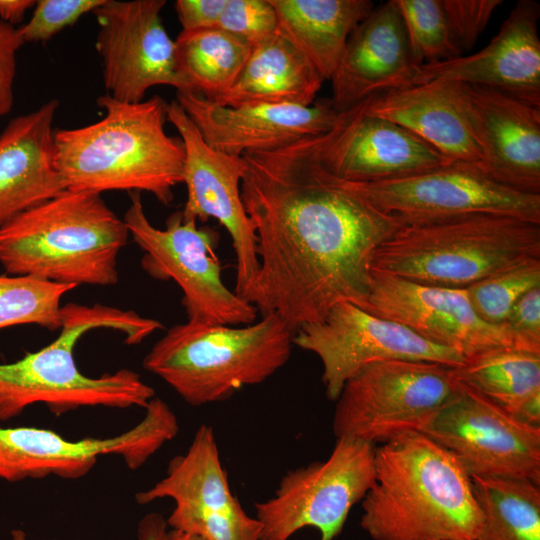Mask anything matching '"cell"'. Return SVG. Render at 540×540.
I'll use <instances>...</instances> for the list:
<instances>
[{
    "instance_id": "obj_1",
    "label": "cell",
    "mask_w": 540,
    "mask_h": 540,
    "mask_svg": "<svg viewBox=\"0 0 540 540\" xmlns=\"http://www.w3.org/2000/svg\"><path fill=\"white\" fill-rule=\"evenodd\" d=\"M323 135L242 156L241 195L259 260L246 301L294 332L338 303L360 307L375 250L402 225L324 167Z\"/></svg>"
},
{
    "instance_id": "obj_2",
    "label": "cell",
    "mask_w": 540,
    "mask_h": 540,
    "mask_svg": "<svg viewBox=\"0 0 540 540\" xmlns=\"http://www.w3.org/2000/svg\"><path fill=\"white\" fill-rule=\"evenodd\" d=\"M361 528L373 540H476L482 514L470 476L424 433L375 447Z\"/></svg>"
},
{
    "instance_id": "obj_3",
    "label": "cell",
    "mask_w": 540,
    "mask_h": 540,
    "mask_svg": "<svg viewBox=\"0 0 540 540\" xmlns=\"http://www.w3.org/2000/svg\"><path fill=\"white\" fill-rule=\"evenodd\" d=\"M97 122L54 134V164L65 189L101 194L146 191L168 205L183 183L181 138L165 131L168 103L159 95L138 103L104 94Z\"/></svg>"
},
{
    "instance_id": "obj_4",
    "label": "cell",
    "mask_w": 540,
    "mask_h": 540,
    "mask_svg": "<svg viewBox=\"0 0 540 540\" xmlns=\"http://www.w3.org/2000/svg\"><path fill=\"white\" fill-rule=\"evenodd\" d=\"M110 328L125 335V343L139 344L163 325L133 310L100 304L68 303L61 307V331L47 346L21 359L0 364V421L19 416L42 403L55 415L81 407L146 408L154 389L130 369L99 377L82 373L73 350L88 331Z\"/></svg>"
},
{
    "instance_id": "obj_5",
    "label": "cell",
    "mask_w": 540,
    "mask_h": 540,
    "mask_svg": "<svg viewBox=\"0 0 540 540\" xmlns=\"http://www.w3.org/2000/svg\"><path fill=\"white\" fill-rule=\"evenodd\" d=\"M129 235L101 194L64 189L0 227V263L10 275L112 286Z\"/></svg>"
},
{
    "instance_id": "obj_6",
    "label": "cell",
    "mask_w": 540,
    "mask_h": 540,
    "mask_svg": "<svg viewBox=\"0 0 540 540\" xmlns=\"http://www.w3.org/2000/svg\"><path fill=\"white\" fill-rule=\"evenodd\" d=\"M529 258H540V223L475 213L401 225L377 247L371 270L426 285L467 288Z\"/></svg>"
},
{
    "instance_id": "obj_7",
    "label": "cell",
    "mask_w": 540,
    "mask_h": 540,
    "mask_svg": "<svg viewBox=\"0 0 540 540\" xmlns=\"http://www.w3.org/2000/svg\"><path fill=\"white\" fill-rule=\"evenodd\" d=\"M294 334L276 314L241 327L188 320L154 344L143 367L192 406L221 402L283 367Z\"/></svg>"
},
{
    "instance_id": "obj_8",
    "label": "cell",
    "mask_w": 540,
    "mask_h": 540,
    "mask_svg": "<svg viewBox=\"0 0 540 540\" xmlns=\"http://www.w3.org/2000/svg\"><path fill=\"white\" fill-rule=\"evenodd\" d=\"M458 389L451 367L402 359L370 363L343 385L332 429L372 445L424 433Z\"/></svg>"
},
{
    "instance_id": "obj_9",
    "label": "cell",
    "mask_w": 540,
    "mask_h": 540,
    "mask_svg": "<svg viewBox=\"0 0 540 540\" xmlns=\"http://www.w3.org/2000/svg\"><path fill=\"white\" fill-rule=\"evenodd\" d=\"M129 234L144 251L142 267L152 277L174 280L183 292L188 320L222 325L254 323L257 309L231 291L222 281L215 254L219 233L209 226L197 227L183 220L181 211L166 221L165 229L147 218L140 192H130L123 218Z\"/></svg>"
},
{
    "instance_id": "obj_10",
    "label": "cell",
    "mask_w": 540,
    "mask_h": 540,
    "mask_svg": "<svg viewBox=\"0 0 540 540\" xmlns=\"http://www.w3.org/2000/svg\"><path fill=\"white\" fill-rule=\"evenodd\" d=\"M374 480L375 446L336 438L327 459L287 472L271 498L255 503L260 540H289L304 528L316 529L320 540H334Z\"/></svg>"
},
{
    "instance_id": "obj_11",
    "label": "cell",
    "mask_w": 540,
    "mask_h": 540,
    "mask_svg": "<svg viewBox=\"0 0 540 540\" xmlns=\"http://www.w3.org/2000/svg\"><path fill=\"white\" fill-rule=\"evenodd\" d=\"M144 410L134 427L108 438L71 440L49 429L0 427V479L18 482L53 475L75 480L107 455L138 469L179 431L176 415L161 398H152Z\"/></svg>"
},
{
    "instance_id": "obj_12",
    "label": "cell",
    "mask_w": 540,
    "mask_h": 540,
    "mask_svg": "<svg viewBox=\"0 0 540 540\" xmlns=\"http://www.w3.org/2000/svg\"><path fill=\"white\" fill-rule=\"evenodd\" d=\"M349 182L370 206L402 225L475 213L540 223V195L499 184L477 164L451 162L394 179Z\"/></svg>"
},
{
    "instance_id": "obj_13",
    "label": "cell",
    "mask_w": 540,
    "mask_h": 540,
    "mask_svg": "<svg viewBox=\"0 0 540 540\" xmlns=\"http://www.w3.org/2000/svg\"><path fill=\"white\" fill-rule=\"evenodd\" d=\"M293 344L319 357L325 393L332 401L351 376L373 362L402 359L457 367L465 361L459 352L350 302L338 303L322 320L300 326Z\"/></svg>"
},
{
    "instance_id": "obj_14",
    "label": "cell",
    "mask_w": 540,
    "mask_h": 540,
    "mask_svg": "<svg viewBox=\"0 0 540 540\" xmlns=\"http://www.w3.org/2000/svg\"><path fill=\"white\" fill-rule=\"evenodd\" d=\"M424 434L449 451L470 478L517 477L540 484V427L519 421L459 382Z\"/></svg>"
},
{
    "instance_id": "obj_15",
    "label": "cell",
    "mask_w": 540,
    "mask_h": 540,
    "mask_svg": "<svg viewBox=\"0 0 540 540\" xmlns=\"http://www.w3.org/2000/svg\"><path fill=\"white\" fill-rule=\"evenodd\" d=\"M170 498L168 526L204 540H260L261 524L232 493L211 426L196 430L187 451L174 457L166 475L136 494L140 505Z\"/></svg>"
},
{
    "instance_id": "obj_16",
    "label": "cell",
    "mask_w": 540,
    "mask_h": 540,
    "mask_svg": "<svg viewBox=\"0 0 540 540\" xmlns=\"http://www.w3.org/2000/svg\"><path fill=\"white\" fill-rule=\"evenodd\" d=\"M165 5V0H104L93 11L99 26L96 48L104 86L112 98L138 103L157 85L188 91L175 41L161 21Z\"/></svg>"
},
{
    "instance_id": "obj_17",
    "label": "cell",
    "mask_w": 540,
    "mask_h": 540,
    "mask_svg": "<svg viewBox=\"0 0 540 540\" xmlns=\"http://www.w3.org/2000/svg\"><path fill=\"white\" fill-rule=\"evenodd\" d=\"M167 121L184 145L183 183L187 200L182 219L205 222L216 219L229 233L236 255L234 292L246 301L259 271L257 237L241 195L246 170L243 157L209 146L176 100L167 105Z\"/></svg>"
},
{
    "instance_id": "obj_18",
    "label": "cell",
    "mask_w": 540,
    "mask_h": 540,
    "mask_svg": "<svg viewBox=\"0 0 540 540\" xmlns=\"http://www.w3.org/2000/svg\"><path fill=\"white\" fill-rule=\"evenodd\" d=\"M360 308L465 358L496 348L523 350L506 328L479 318L466 288L426 285L371 270L369 292Z\"/></svg>"
},
{
    "instance_id": "obj_19",
    "label": "cell",
    "mask_w": 540,
    "mask_h": 540,
    "mask_svg": "<svg viewBox=\"0 0 540 540\" xmlns=\"http://www.w3.org/2000/svg\"><path fill=\"white\" fill-rule=\"evenodd\" d=\"M176 101L209 146L236 157L326 134L344 115L334 109L330 99L309 106L258 103L230 107L197 93L177 91Z\"/></svg>"
},
{
    "instance_id": "obj_20",
    "label": "cell",
    "mask_w": 540,
    "mask_h": 540,
    "mask_svg": "<svg viewBox=\"0 0 540 540\" xmlns=\"http://www.w3.org/2000/svg\"><path fill=\"white\" fill-rule=\"evenodd\" d=\"M365 102L345 112L338 125L323 135L320 158L335 177L375 182L452 162L401 125L366 113Z\"/></svg>"
},
{
    "instance_id": "obj_21",
    "label": "cell",
    "mask_w": 540,
    "mask_h": 540,
    "mask_svg": "<svg viewBox=\"0 0 540 540\" xmlns=\"http://www.w3.org/2000/svg\"><path fill=\"white\" fill-rule=\"evenodd\" d=\"M539 16L538 2L518 1L483 49L423 64L413 84L436 79L457 81L491 88L540 108Z\"/></svg>"
},
{
    "instance_id": "obj_22",
    "label": "cell",
    "mask_w": 540,
    "mask_h": 540,
    "mask_svg": "<svg viewBox=\"0 0 540 540\" xmlns=\"http://www.w3.org/2000/svg\"><path fill=\"white\" fill-rule=\"evenodd\" d=\"M463 89L481 169L499 184L540 195V108L487 87Z\"/></svg>"
},
{
    "instance_id": "obj_23",
    "label": "cell",
    "mask_w": 540,
    "mask_h": 540,
    "mask_svg": "<svg viewBox=\"0 0 540 540\" xmlns=\"http://www.w3.org/2000/svg\"><path fill=\"white\" fill-rule=\"evenodd\" d=\"M419 67L401 14L390 0L374 8L349 36L330 79L332 105L345 113L375 95L410 86Z\"/></svg>"
},
{
    "instance_id": "obj_24",
    "label": "cell",
    "mask_w": 540,
    "mask_h": 540,
    "mask_svg": "<svg viewBox=\"0 0 540 540\" xmlns=\"http://www.w3.org/2000/svg\"><path fill=\"white\" fill-rule=\"evenodd\" d=\"M365 112L401 125L452 162L481 167L460 82L436 79L383 92L365 102Z\"/></svg>"
},
{
    "instance_id": "obj_25",
    "label": "cell",
    "mask_w": 540,
    "mask_h": 540,
    "mask_svg": "<svg viewBox=\"0 0 540 540\" xmlns=\"http://www.w3.org/2000/svg\"><path fill=\"white\" fill-rule=\"evenodd\" d=\"M58 107L51 99L0 134V227L65 189L54 164Z\"/></svg>"
},
{
    "instance_id": "obj_26",
    "label": "cell",
    "mask_w": 540,
    "mask_h": 540,
    "mask_svg": "<svg viewBox=\"0 0 540 540\" xmlns=\"http://www.w3.org/2000/svg\"><path fill=\"white\" fill-rule=\"evenodd\" d=\"M325 80L277 30L252 45L233 86L213 102L223 106L291 104L309 106ZM211 101V100H210Z\"/></svg>"
},
{
    "instance_id": "obj_27",
    "label": "cell",
    "mask_w": 540,
    "mask_h": 540,
    "mask_svg": "<svg viewBox=\"0 0 540 540\" xmlns=\"http://www.w3.org/2000/svg\"><path fill=\"white\" fill-rule=\"evenodd\" d=\"M278 31L330 80L349 36L374 9L370 0H270Z\"/></svg>"
},
{
    "instance_id": "obj_28",
    "label": "cell",
    "mask_w": 540,
    "mask_h": 540,
    "mask_svg": "<svg viewBox=\"0 0 540 540\" xmlns=\"http://www.w3.org/2000/svg\"><path fill=\"white\" fill-rule=\"evenodd\" d=\"M453 377L514 418L540 427V353L496 348L451 367Z\"/></svg>"
},
{
    "instance_id": "obj_29",
    "label": "cell",
    "mask_w": 540,
    "mask_h": 540,
    "mask_svg": "<svg viewBox=\"0 0 540 540\" xmlns=\"http://www.w3.org/2000/svg\"><path fill=\"white\" fill-rule=\"evenodd\" d=\"M175 44L188 91L211 101L233 86L252 50L249 42L217 27L181 31Z\"/></svg>"
},
{
    "instance_id": "obj_30",
    "label": "cell",
    "mask_w": 540,
    "mask_h": 540,
    "mask_svg": "<svg viewBox=\"0 0 540 540\" xmlns=\"http://www.w3.org/2000/svg\"><path fill=\"white\" fill-rule=\"evenodd\" d=\"M482 514L476 540H540V484L517 477H472Z\"/></svg>"
},
{
    "instance_id": "obj_31",
    "label": "cell",
    "mask_w": 540,
    "mask_h": 540,
    "mask_svg": "<svg viewBox=\"0 0 540 540\" xmlns=\"http://www.w3.org/2000/svg\"><path fill=\"white\" fill-rule=\"evenodd\" d=\"M75 286L31 276L0 275V329L34 324L61 327V299Z\"/></svg>"
},
{
    "instance_id": "obj_32",
    "label": "cell",
    "mask_w": 540,
    "mask_h": 540,
    "mask_svg": "<svg viewBox=\"0 0 540 540\" xmlns=\"http://www.w3.org/2000/svg\"><path fill=\"white\" fill-rule=\"evenodd\" d=\"M538 286L540 258H529L475 282L466 290L479 318L488 324L503 327L515 303Z\"/></svg>"
},
{
    "instance_id": "obj_33",
    "label": "cell",
    "mask_w": 540,
    "mask_h": 540,
    "mask_svg": "<svg viewBox=\"0 0 540 540\" xmlns=\"http://www.w3.org/2000/svg\"><path fill=\"white\" fill-rule=\"evenodd\" d=\"M404 23L416 63H435L462 56L442 5V0H394Z\"/></svg>"
},
{
    "instance_id": "obj_34",
    "label": "cell",
    "mask_w": 540,
    "mask_h": 540,
    "mask_svg": "<svg viewBox=\"0 0 540 540\" xmlns=\"http://www.w3.org/2000/svg\"><path fill=\"white\" fill-rule=\"evenodd\" d=\"M103 3L104 0H38L30 20L18 30L25 43L44 42Z\"/></svg>"
},
{
    "instance_id": "obj_35",
    "label": "cell",
    "mask_w": 540,
    "mask_h": 540,
    "mask_svg": "<svg viewBox=\"0 0 540 540\" xmlns=\"http://www.w3.org/2000/svg\"><path fill=\"white\" fill-rule=\"evenodd\" d=\"M254 45L278 30L270 0H227L216 25Z\"/></svg>"
},
{
    "instance_id": "obj_36",
    "label": "cell",
    "mask_w": 540,
    "mask_h": 540,
    "mask_svg": "<svg viewBox=\"0 0 540 540\" xmlns=\"http://www.w3.org/2000/svg\"><path fill=\"white\" fill-rule=\"evenodd\" d=\"M502 3L501 0H442L451 33L462 54L474 46Z\"/></svg>"
},
{
    "instance_id": "obj_37",
    "label": "cell",
    "mask_w": 540,
    "mask_h": 540,
    "mask_svg": "<svg viewBox=\"0 0 540 540\" xmlns=\"http://www.w3.org/2000/svg\"><path fill=\"white\" fill-rule=\"evenodd\" d=\"M503 327L523 350L540 353V286L528 291L515 303Z\"/></svg>"
},
{
    "instance_id": "obj_38",
    "label": "cell",
    "mask_w": 540,
    "mask_h": 540,
    "mask_svg": "<svg viewBox=\"0 0 540 540\" xmlns=\"http://www.w3.org/2000/svg\"><path fill=\"white\" fill-rule=\"evenodd\" d=\"M24 44L18 28L0 20V118L9 114L14 104L16 55Z\"/></svg>"
},
{
    "instance_id": "obj_39",
    "label": "cell",
    "mask_w": 540,
    "mask_h": 540,
    "mask_svg": "<svg viewBox=\"0 0 540 540\" xmlns=\"http://www.w3.org/2000/svg\"><path fill=\"white\" fill-rule=\"evenodd\" d=\"M227 0H177L182 31L216 27Z\"/></svg>"
},
{
    "instance_id": "obj_40",
    "label": "cell",
    "mask_w": 540,
    "mask_h": 540,
    "mask_svg": "<svg viewBox=\"0 0 540 540\" xmlns=\"http://www.w3.org/2000/svg\"><path fill=\"white\" fill-rule=\"evenodd\" d=\"M167 520L159 513H150L143 517L137 529L138 540H166Z\"/></svg>"
},
{
    "instance_id": "obj_41",
    "label": "cell",
    "mask_w": 540,
    "mask_h": 540,
    "mask_svg": "<svg viewBox=\"0 0 540 540\" xmlns=\"http://www.w3.org/2000/svg\"><path fill=\"white\" fill-rule=\"evenodd\" d=\"M34 0H0V20L15 25L23 21L25 13L34 7Z\"/></svg>"
},
{
    "instance_id": "obj_42",
    "label": "cell",
    "mask_w": 540,
    "mask_h": 540,
    "mask_svg": "<svg viewBox=\"0 0 540 540\" xmlns=\"http://www.w3.org/2000/svg\"><path fill=\"white\" fill-rule=\"evenodd\" d=\"M166 540H204L203 538L177 530H169Z\"/></svg>"
},
{
    "instance_id": "obj_43",
    "label": "cell",
    "mask_w": 540,
    "mask_h": 540,
    "mask_svg": "<svg viewBox=\"0 0 540 540\" xmlns=\"http://www.w3.org/2000/svg\"><path fill=\"white\" fill-rule=\"evenodd\" d=\"M11 540H28L26 533L21 529L11 531Z\"/></svg>"
}]
</instances>
